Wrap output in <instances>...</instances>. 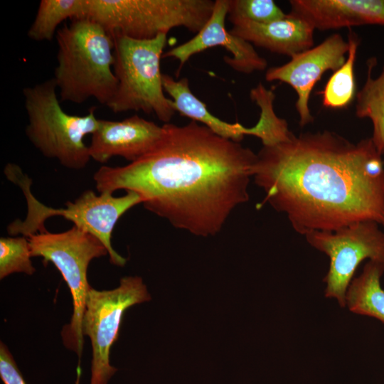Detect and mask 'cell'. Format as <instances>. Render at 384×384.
Listing matches in <instances>:
<instances>
[{
  "mask_svg": "<svg viewBox=\"0 0 384 384\" xmlns=\"http://www.w3.org/2000/svg\"><path fill=\"white\" fill-rule=\"evenodd\" d=\"M155 147L122 166H101L93 175L100 193L139 194L150 212L195 235L219 233L229 215L249 200L257 154L191 121L163 124Z\"/></svg>",
  "mask_w": 384,
  "mask_h": 384,
  "instance_id": "6da1fadb",
  "label": "cell"
},
{
  "mask_svg": "<svg viewBox=\"0 0 384 384\" xmlns=\"http://www.w3.org/2000/svg\"><path fill=\"white\" fill-rule=\"evenodd\" d=\"M252 178L302 235L362 221L384 228V161L371 137L353 143L329 130L290 132L262 146Z\"/></svg>",
  "mask_w": 384,
  "mask_h": 384,
  "instance_id": "7a4b0ae2",
  "label": "cell"
},
{
  "mask_svg": "<svg viewBox=\"0 0 384 384\" xmlns=\"http://www.w3.org/2000/svg\"><path fill=\"white\" fill-rule=\"evenodd\" d=\"M55 39L57 64L53 79L60 100L81 104L93 98L107 106L117 87L112 34L83 17L58 29Z\"/></svg>",
  "mask_w": 384,
  "mask_h": 384,
  "instance_id": "3957f363",
  "label": "cell"
},
{
  "mask_svg": "<svg viewBox=\"0 0 384 384\" xmlns=\"http://www.w3.org/2000/svg\"><path fill=\"white\" fill-rule=\"evenodd\" d=\"M4 173L9 181L21 188L27 202L25 219L11 223L7 226L9 235L28 238L46 232V220L53 216H61L97 237L107 250L112 264L119 267L125 265L127 259L117 253L112 245V234L120 217L133 206L143 203L139 194L128 191L125 195L116 197L110 192L97 195L93 191L87 190L74 201L66 202L65 208H53L35 198L31 192V180L18 166L9 163Z\"/></svg>",
  "mask_w": 384,
  "mask_h": 384,
  "instance_id": "277c9868",
  "label": "cell"
},
{
  "mask_svg": "<svg viewBox=\"0 0 384 384\" xmlns=\"http://www.w3.org/2000/svg\"><path fill=\"white\" fill-rule=\"evenodd\" d=\"M28 116L26 135L42 155L56 159L64 167L80 170L91 157L85 137L97 129L95 109L82 116L67 113L61 107L52 78L23 90Z\"/></svg>",
  "mask_w": 384,
  "mask_h": 384,
  "instance_id": "5b68a950",
  "label": "cell"
},
{
  "mask_svg": "<svg viewBox=\"0 0 384 384\" xmlns=\"http://www.w3.org/2000/svg\"><path fill=\"white\" fill-rule=\"evenodd\" d=\"M112 36L117 87L107 107L114 113L142 111L154 114L164 124L169 123L176 110L174 102L164 93L160 70L167 34L149 40Z\"/></svg>",
  "mask_w": 384,
  "mask_h": 384,
  "instance_id": "8992f818",
  "label": "cell"
},
{
  "mask_svg": "<svg viewBox=\"0 0 384 384\" xmlns=\"http://www.w3.org/2000/svg\"><path fill=\"white\" fill-rule=\"evenodd\" d=\"M214 4L211 0H86V17L111 34L149 40L177 27L198 33Z\"/></svg>",
  "mask_w": 384,
  "mask_h": 384,
  "instance_id": "52a82bcc",
  "label": "cell"
},
{
  "mask_svg": "<svg viewBox=\"0 0 384 384\" xmlns=\"http://www.w3.org/2000/svg\"><path fill=\"white\" fill-rule=\"evenodd\" d=\"M28 239L31 256L52 262L70 289L73 314L61 335L64 345L80 358L84 346L82 319L91 287L87 282V269L93 259L108 255V251L97 237L75 225L62 233L46 231L31 235Z\"/></svg>",
  "mask_w": 384,
  "mask_h": 384,
  "instance_id": "ba28073f",
  "label": "cell"
},
{
  "mask_svg": "<svg viewBox=\"0 0 384 384\" xmlns=\"http://www.w3.org/2000/svg\"><path fill=\"white\" fill-rule=\"evenodd\" d=\"M150 300L146 286L137 276L121 278L119 286L113 289L90 288L82 319V333L90 338L92 349L90 384H108L117 371L110 364V353L118 338L124 311Z\"/></svg>",
  "mask_w": 384,
  "mask_h": 384,
  "instance_id": "9c48e42d",
  "label": "cell"
},
{
  "mask_svg": "<svg viewBox=\"0 0 384 384\" xmlns=\"http://www.w3.org/2000/svg\"><path fill=\"white\" fill-rule=\"evenodd\" d=\"M309 244L324 252L330 260L325 296L346 306L347 289L361 262H384V232L373 221H362L334 231H313L306 234Z\"/></svg>",
  "mask_w": 384,
  "mask_h": 384,
  "instance_id": "30bf717a",
  "label": "cell"
},
{
  "mask_svg": "<svg viewBox=\"0 0 384 384\" xmlns=\"http://www.w3.org/2000/svg\"><path fill=\"white\" fill-rule=\"evenodd\" d=\"M348 49V42L341 34L334 33L318 46L294 55L288 63L267 70V81L287 83L297 92L295 107L300 126L314 121L309 100L315 84L325 72L329 70L335 72L344 64Z\"/></svg>",
  "mask_w": 384,
  "mask_h": 384,
  "instance_id": "8fae6325",
  "label": "cell"
},
{
  "mask_svg": "<svg viewBox=\"0 0 384 384\" xmlns=\"http://www.w3.org/2000/svg\"><path fill=\"white\" fill-rule=\"evenodd\" d=\"M228 4L229 0H215L213 13L203 28L189 41L164 53V58L178 60V73L191 57L215 46H223L232 54V57L225 55L223 60L236 72L250 74L267 68V60L258 54L252 43L226 29Z\"/></svg>",
  "mask_w": 384,
  "mask_h": 384,
  "instance_id": "7c38bea8",
  "label": "cell"
},
{
  "mask_svg": "<svg viewBox=\"0 0 384 384\" xmlns=\"http://www.w3.org/2000/svg\"><path fill=\"white\" fill-rule=\"evenodd\" d=\"M163 133V125L137 114L122 121L100 119L88 146L90 156L102 164L114 156L133 162L153 149Z\"/></svg>",
  "mask_w": 384,
  "mask_h": 384,
  "instance_id": "4fadbf2b",
  "label": "cell"
},
{
  "mask_svg": "<svg viewBox=\"0 0 384 384\" xmlns=\"http://www.w3.org/2000/svg\"><path fill=\"white\" fill-rule=\"evenodd\" d=\"M290 14L314 30L384 26V0H290Z\"/></svg>",
  "mask_w": 384,
  "mask_h": 384,
  "instance_id": "5bb4252c",
  "label": "cell"
},
{
  "mask_svg": "<svg viewBox=\"0 0 384 384\" xmlns=\"http://www.w3.org/2000/svg\"><path fill=\"white\" fill-rule=\"evenodd\" d=\"M231 23L230 31L233 34L277 54L292 57L314 46V29L307 22L289 14L267 23L245 20Z\"/></svg>",
  "mask_w": 384,
  "mask_h": 384,
  "instance_id": "9a60e30c",
  "label": "cell"
},
{
  "mask_svg": "<svg viewBox=\"0 0 384 384\" xmlns=\"http://www.w3.org/2000/svg\"><path fill=\"white\" fill-rule=\"evenodd\" d=\"M164 90L172 97L176 112L201 123L216 134L233 141L240 142L247 135L248 127L239 122L230 123L213 115L207 105L191 92L188 80L183 78L178 80L171 75L163 74Z\"/></svg>",
  "mask_w": 384,
  "mask_h": 384,
  "instance_id": "2e32d148",
  "label": "cell"
},
{
  "mask_svg": "<svg viewBox=\"0 0 384 384\" xmlns=\"http://www.w3.org/2000/svg\"><path fill=\"white\" fill-rule=\"evenodd\" d=\"M383 273L384 262L368 260L361 274L351 280L345 302L351 311L384 324V289L380 284Z\"/></svg>",
  "mask_w": 384,
  "mask_h": 384,
  "instance_id": "e0dca14e",
  "label": "cell"
},
{
  "mask_svg": "<svg viewBox=\"0 0 384 384\" xmlns=\"http://www.w3.org/2000/svg\"><path fill=\"white\" fill-rule=\"evenodd\" d=\"M376 60H368L367 78L363 87L356 94V115L368 118L373 124L371 139L378 151L384 154V66L380 74L372 78V69Z\"/></svg>",
  "mask_w": 384,
  "mask_h": 384,
  "instance_id": "ac0fdd59",
  "label": "cell"
},
{
  "mask_svg": "<svg viewBox=\"0 0 384 384\" xmlns=\"http://www.w3.org/2000/svg\"><path fill=\"white\" fill-rule=\"evenodd\" d=\"M86 0H41L28 36L36 41H51L65 20L86 17Z\"/></svg>",
  "mask_w": 384,
  "mask_h": 384,
  "instance_id": "d6986e66",
  "label": "cell"
},
{
  "mask_svg": "<svg viewBox=\"0 0 384 384\" xmlns=\"http://www.w3.org/2000/svg\"><path fill=\"white\" fill-rule=\"evenodd\" d=\"M349 49L344 64L334 72L324 89L321 92L325 107L338 109L348 106L353 100L356 85L354 63L358 46V38L350 32L348 38Z\"/></svg>",
  "mask_w": 384,
  "mask_h": 384,
  "instance_id": "ffe728a7",
  "label": "cell"
},
{
  "mask_svg": "<svg viewBox=\"0 0 384 384\" xmlns=\"http://www.w3.org/2000/svg\"><path fill=\"white\" fill-rule=\"evenodd\" d=\"M28 238L1 237L0 238V279L13 273L32 275L36 269L31 262Z\"/></svg>",
  "mask_w": 384,
  "mask_h": 384,
  "instance_id": "44dd1931",
  "label": "cell"
},
{
  "mask_svg": "<svg viewBox=\"0 0 384 384\" xmlns=\"http://www.w3.org/2000/svg\"><path fill=\"white\" fill-rule=\"evenodd\" d=\"M228 20L267 23L286 16L272 0H229Z\"/></svg>",
  "mask_w": 384,
  "mask_h": 384,
  "instance_id": "7402d4cb",
  "label": "cell"
},
{
  "mask_svg": "<svg viewBox=\"0 0 384 384\" xmlns=\"http://www.w3.org/2000/svg\"><path fill=\"white\" fill-rule=\"evenodd\" d=\"M0 377L4 384H26L8 347L0 343Z\"/></svg>",
  "mask_w": 384,
  "mask_h": 384,
  "instance_id": "603a6c76",
  "label": "cell"
}]
</instances>
